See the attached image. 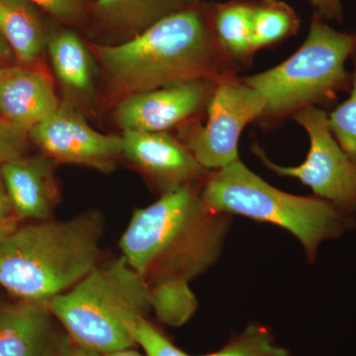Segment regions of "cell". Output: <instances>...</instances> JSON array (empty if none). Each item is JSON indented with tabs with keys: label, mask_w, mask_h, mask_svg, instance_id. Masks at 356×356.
Listing matches in <instances>:
<instances>
[{
	"label": "cell",
	"mask_w": 356,
	"mask_h": 356,
	"mask_svg": "<svg viewBox=\"0 0 356 356\" xmlns=\"http://www.w3.org/2000/svg\"><path fill=\"white\" fill-rule=\"evenodd\" d=\"M13 217H15L13 203L9 197L3 177L0 172V219H8Z\"/></svg>",
	"instance_id": "4316f807"
},
{
	"label": "cell",
	"mask_w": 356,
	"mask_h": 356,
	"mask_svg": "<svg viewBox=\"0 0 356 356\" xmlns=\"http://www.w3.org/2000/svg\"><path fill=\"white\" fill-rule=\"evenodd\" d=\"M65 356H97L93 355V353H88V351L83 350V348L77 346L74 343H70L69 348H67V353Z\"/></svg>",
	"instance_id": "f546056e"
},
{
	"label": "cell",
	"mask_w": 356,
	"mask_h": 356,
	"mask_svg": "<svg viewBox=\"0 0 356 356\" xmlns=\"http://www.w3.org/2000/svg\"><path fill=\"white\" fill-rule=\"evenodd\" d=\"M29 0H0V34L19 65H31L48 47L49 33Z\"/></svg>",
	"instance_id": "e0dca14e"
},
{
	"label": "cell",
	"mask_w": 356,
	"mask_h": 356,
	"mask_svg": "<svg viewBox=\"0 0 356 356\" xmlns=\"http://www.w3.org/2000/svg\"><path fill=\"white\" fill-rule=\"evenodd\" d=\"M197 299L189 283L165 282L149 286V309L163 324L180 327L197 310Z\"/></svg>",
	"instance_id": "ac0fdd59"
},
{
	"label": "cell",
	"mask_w": 356,
	"mask_h": 356,
	"mask_svg": "<svg viewBox=\"0 0 356 356\" xmlns=\"http://www.w3.org/2000/svg\"><path fill=\"white\" fill-rule=\"evenodd\" d=\"M291 17L278 7L254 9L252 15V51L268 46L286 36L291 29Z\"/></svg>",
	"instance_id": "7402d4cb"
},
{
	"label": "cell",
	"mask_w": 356,
	"mask_h": 356,
	"mask_svg": "<svg viewBox=\"0 0 356 356\" xmlns=\"http://www.w3.org/2000/svg\"><path fill=\"white\" fill-rule=\"evenodd\" d=\"M53 81L31 65H0V118L29 132L57 110Z\"/></svg>",
	"instance_id": "4fadbf2b"
},
{
	"label": "cell",
	"mask_w": 356,
	"mask_h": 356,
	"mask_svg": "<svg viewBox=\"0 0 356 356\" xmlns=\"http://www.w3.org/2000/svg\"><path fill=\"white\" fill-rule=\"evenodd\" d=\"M201 195L214 212L240 215L290 232L311 262L317 257L321 243L341 238L356 226L353 215L325 199L292 195L271 186L240 159L209 173Z\"/></svg>",
	"instance_id": "277c9868"
},
{
	"label": "cell",
	"mask_w": 356,
	"mask_h": 356,
	"mask_svg": "<svg viewBox=\"0 0 356 356\" xmlns=\"http://www.w3.org/2000/svg\"><path fill=\"white\" fill-rule=\"evenodd\" d=\"M28 133L0 121V165L24 156Z\"/></svg>",
	"instance_id": "d4e9b609"
},
{
	"label": "cell",
	"mask_w": 356,
	"mask_h": 356,
	"mask_svg": "<svg viewBox=\"0 0 356 356\" xmlns=\"http://www.w3.org/2000/svg\"><path fill=\"white\" fill-rule=\"evenodd\" d=\"M294 119L305 129L310 139V149L302 165L293 168L276 165L257 147H254V154L269 170L282 177L297 178L311 187L317 197L353 215L356 211V165L332 136L327 113L317 106H309L297 111Z\"/></svg>",
	"instance_id": "52a82bcc"
},
{
	"label": "cell",
	"mask_w": 356,
	"mask_h": 356,
	"mask_svg": "<svg viewBox=\"0 0 356 356\" xmlns=\"http://www.w3.org/2000/svg\"><path fill=\"white\" fill-rule=\"evenodd\" d=\"M192 356V355H191ZM196 356H292L290 351L278 346L270 331L259 325H248L219 350Z\"/></svg>",
	"instance_id": "ffe728a7"
},
{
	"label": "cell",
	"mask_w": 356,
	"mask_h": 356,
	"mask_svg": "<svg viewBox=\"0 0 356 356\" xmlns=\"http://www.w3.org/2000/svg\"><path fill=\"white\" fill-rule=\"evenodd\" d=\"M356 51V33H343L315 18L305 43L273 69L243 79L266 99L261 117L281 118L325 104L353 84L344 65Z\"/></svg>",
	"instance_id": "8992f818"
},
{
	"label": "cell",
	"mask_w": 356,
	"mask_h": 356,
	"mask_svg": "<svg viewBox=\"0 0 356 356\" xmlns=\"http://www.w3.org/2000/svg\"><path fill=\"white\" fill-rule=\"evenodd\" d=\"M103 229L95 210L16 229L0 243V286L21 301L49 303L99 264Z\"/></svg>",
	"instance_id": "3957f363"
},
{
	"label": "cell",
	"mask_w": 356,
	"mask_h": 356,
	"mask_svg": "<svg viewBox=\"0 0 356 356\" xmlns=\"http://www.w3.org/2000/svg\"><path fill=\"white\" fill-rule=\"evenodd\" d=\"M55 19L65 24H74L83 18L90 7L91 0H29Z\"/></svg>",
	"instance_id": "cb8c5ba5"
},
{
	"label": "cell",
	"mask_w": 356,
	"mask_h": 356,
	"mask_svg": "<svg viewBox=\"0 0 356 356\" xmlns=\"http://www.w3.org/2000/svg\"><path fill=\"white\" fill-rule=\"evenodd\" d=\"M123 158L144 172L165 192L184 185L205 182L210 170L191 152L166 132L126 131Z\"/></svg>",
	"instance_id": "8fae6325"
},
{
	"label": "cell",
	"mask_w": 356,
	"mask_h": 356,
	"mask_svg": "<svg viewBox=\"0 0 356 356\" xmlns=\"http://www.w3.org/2000/svg\"><path fill=\"white\" fill-rule=\"evenodd\" d=\"M47 50L64 99L81 110L91 106L98 67L88 44L72 30H62L51 33Z\"/></svg>",
	"instance_id": "2e32d148"
},
{
	"label": "cell",
	"mask_w": 356,
	"mask_h": 356,
	"mask_svg": "<svg viewBox=\"0 0 356 356\" xmlns=\"http://www.w3.org/2000/svg\"><path fill=\"white\" fill-rule=\"evenodd\" d=\"M48 306L72 343L93 355H107L136 346L128 325L151 310L149 286L121 255L97 264Z\"/></svg>",
	"instance_id": "5b68a950"
},
{
	"label": "cell",
	"mask_w": 356,
	"mask_h": 356,
	"mask_svg": "<svg viewBox=\"0 0 356 356\" xmlns=\"http://www.w3.org/2000/svg\"><path fill=\"white\" fill-rule=\"evenodd\" d=\"M0 65H1V64H0ZM0 121H2V119H1V118H0Z\"/></svg>",
	"instance_id": "1f68e13d"
},
{
	"label": "cell",
	"mask_w": 356,
	"mask_h": 356,
	"mask_svg": "<svg viewBox=\"0 0 356 356\" xmlns=\"http://www.w3.org/2000/svg\"><path fill=\"white\" fill-rule=\"evenodd\" d=\"M355 72L350 98L341 103L329 117L332 136L356 165V51L353 53Z\"/></svg>",
	"instance_id": "44dd1931"
},
{
	"label": "cell",
	"mask_w": 356,
	"mask_h": 356,
	"mask_svg": "<svg viewBox=\"0 0 356 356\" xmlns=\"http://www.w3.org/2000/svg\"><path fill=\"white\" fill-rule=\"evenodd\" d=\"M28 137L56 163L83 165L110 172L123 156V138L97 132L83 110L67 100L55 112L30 129Z\"/></svg>",
	"instance_id": "9c48e42d"
},
{
	"label": "cell",
	"mask_w": 356,
	"mask_h": 356,
	"mask_svg": "<svg viewBox=\"0 0 356 356\" xmlns=\"http://www.w3.org/2000/svg\"><path fill=\"white\" fill-rule=\"evenodd\" d=\"M266 105L264 96L242 79H222L206 108L205 125L186 129L180 142L208 170L225 168L238 161L241 134L262 116Z\"/></svg>",
	"instance_id": "ba28073f"
},
{
	"label": "cell",
	"mask_w": 356,
	"mask_h": 356,
	"mask_svg": "<svg viewBox=\"0 0 356 356\" xmlns=\"http://www.w3.org/2000/svg\"><path fill=\"white\" fill-rule=\"evenodd\" d=\"M105 83L107 104L173 84L234 76L235 60L200 14L186 9L123 43L89 42Z\"/></svg>",
	"instance_id": "6da1fadb"
},
{
	"label": "cell",
	"mask_w": 356,
	"mask_h": 356,
	"mask_svg": "<svg viewBox=\"0 0 356 356\" xmlns=\"http://www.w3.org/2000/svg\"><path fill=\"white\" fill-rule=\"evenodd\" d=\"M18 221L19 220L16 217L0 219V243L18 228Z\"/></svg>",
	"instance_id": "83f0119b"
},
{
	"label": "cell",
	"mask_w": 356,
	"mask_h": 356,
	"mask_svg": "<svg viewBox=\"0 0 356 356\" xmlns=\"http://www.w3.org/2000/svg\"><path fill=\"white\" fill-rule=\"evenodd\" d=\"M188 0H95L91 13L102 34L95 44L123 43L172 14L186 10Z\"/></svg>",
	"instance_id": "9a60e30c"
},
{
	"label": "cell",
	"mask_w": 356,
	"mask_h": 356,
	"mask_svg": "<svg viewBox=\"0 0 356 356\" xmlns=\"http://www.w3.org/2000/svg\"><path fill=\"white\" fill-rule=\"evenodd\" d=\"M314 6L327 19H341L343 16L339 0H311Z\"/></svg>",
	"instance_id": "484cf974"
},
{
	"label": "cell",
	"mask_w": 356,
	"mask_h": 356,
	"mask_svg": "<svg viewBox=\"0 0 356 356\" xmlns=\"http://www.w3.org/2000/svg\"><path fill=\"white\" fill-rule=\"evenodd\" d=\"M13 60H15L13 51L2 35L0 34V63L11 62Z\"/></svg>",
	"instance_id": "f1b7e54d"
},
{
	"label": "cell",
	"mask_w": 356,
	"mask_h": 356,
	"mask_svg": "<svg viewBox=\"0 0 356 356\" xmlns=\"http://www.w3.org/2000/svg\"><path fill=\"white\" fill-rule=\"evenodd\" d=\"M219 81H189L129 96L116 105L114 120L123 132H166L207 108Z\"/></svg>",
	"instance_id": "30bf717a"
},
{
	"label": "cell",
	"mask_w": 356,
	"mask_h": 356,
	"mask_svg": "<svg viewBox=\"0 0 356 356\" xmlns=\"http://www.w3.org/2000/svg\"><path fill=\"white\" fill-rule=\"evenodd\" d=\"M128 331L134 343L145 351V356H191L177 348L145 317L131 321Z\"/></svg>",
	"instance_id": "603a6c76"
},
{
	"label": "cell",
	"mask_w": 356,
	"mask_h": 356,
	"mask_svg": "<svg viewBox=\"0 0 356 356\" xmlns=\"http://www.w3.org/2000/svg\"><path fill=\"white\" fill-rule=\"evenodd\" d=\"M97 356H144L140 355L137 351L134 350L133 348H128V350H123L119 351H114V353H107V355H97Z\"/></svg>",
	"instance_id": "4dcf8cb0"
},
{
	"label": "cell",
	"mask_w": 356,
	"mask_h": 356,
	"mask_svg": "<svg viewBox=\"0 0 356 356\" xmlns=\"http://www.w3.org/2000/svg\"><path fill=\"white\" fill-rule=\"evenodd\" d=\"M229 220L205 205L197 185L170 189L135 211L119 243L121 255L149 286L189 283L217 261Z\"/></svg>",
	"instance_id": "7a4b0ae2"
},
{
	"label": "cell",
	"mask_w": 356,
	"mask_h": 356,
	"mask_svg": "<svg viewBox=\"0 0 356 356\" xmlns=\"http://www.w3.org/2000/svg\"><path fill=\"white\" fill-rule=\"evenodd\" d=\"M56 161L46 156H21L0 165L18 220L51 219L60 200Z\"/></svg>",
	"instance_id": "5bb4252c"
},
{
	"label": "cell",
	"mask_w": 356,
	"mask_h": 356,
	"mask_svg": "<svg viewBox=\"0 0 356 356\" xmlns=\"http://www.w3.org/2000/svg\"><path fill=\"white\" fill-rule=\"evenodd\" d=\"M252 15L254 8L245 6L227 7L216 17L217 37L234 60L252 53Z\"/></svg>",
	"instance_id": "d6986e66"
},
{
	"label": "cell",
	"mask_w": 356,
	"mask_h": 356,
	"mask_svg": "<svg viewBox=\"0 0 356 356\" xmlns=\"http://www.w3.org/2000/svg\"><path fill=\"white\" fill-rule=\"evenodd\" d=\"M48 303L0 307V356H65L69 336L58 332Z\"/></svg>",
	"instance_id": "7c38bea8"
}]
</instances>
